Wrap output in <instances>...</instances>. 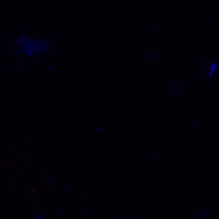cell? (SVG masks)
I'll list each match as a JSON object with an SVG mask.
<instances>
[{
    "instance_id": "6da1fadb",
    "label": "cell",
    "mask_w": 219,
    "mask_h": 219,
    "mask_svg": "<svg viewBox=\"0 0 219 219\" xmlns=\"http://www.w3.org/2000/svg\"><path fill=\"white\" fill-rule=\"evenodd\" d=\"M49 43L43 40L26 39L24 41L23 49L29 56H39L49 50Z\"/></svg>"
},
{
    "instance_id": "7a4b0ae2",
    "label": "cell",
    "mask_w": 219,
    "mask_h": 219,
    "mask_svg": "<svg viewBox=\"0 0 219 219\" xmlns=\"http://www.w3.org/2000/svg\"><path fill=\"white\" fill-rule=\"evenodd\" d=\"M216 66H217V64H213V66H212V67H211V72H210V77H211L212 76V75H213V72L215 71V69H216Z\"/></svg>"
}]
</instances>
